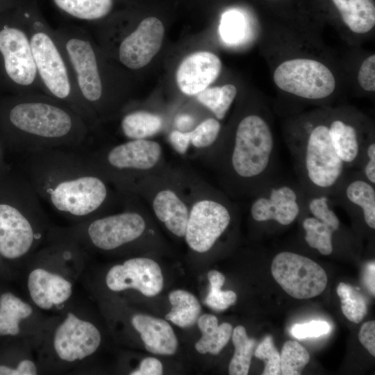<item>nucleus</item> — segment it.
<instances>
[{
  "label": "nucleus",
  "instance_id": "f257e3e1",
  "mask_svg": "<svg viewBox=\"0 0 375 375\" xmlns=\"http://www.w3.org/2000/svg\"><path fill=\"white\" fill-rule=\"evenodd\" d=\"M28 172L40 199L76 224L100 216L115 201L110 182L88 154L74 149L29 153Z\"/></svg>",
  "mask_w": 375,
  "mask_h": 375
},
{
  "label": "nucleus",
  "instance_id": "f03ea898",
  "mask_svg": "<svg viewBox=\"0 0 375 375\" xmlns=\"http://www.w3.org/2000/svg\"><path fill=\"white\" fill-rule=\"evenodd\" d=\"M308 125L287 137L296 178L307 194L329 197L349 170L358 169L370 134L340 117Z\"/></svg>",
  "mask_w": 375,
  "mask_h": 375
},
{
  "label": "nucleus",
  "instance_id": "7ed1b4c3",
  "mask_svg": "<svg viewBox=\"0 0 375 375\" xmlns=\"http://www.w3.org/2000/svg\"><path fill=\"white\" fill-rule=\"evenodd\" d=\"M216 155L231 196L251 198L278 175V147L272 128L257 113L240 120L231 138L216 147Z\"/></svg>",
  "mask_w": 375,
  "mask_h": 375
},
{
  "label": "nucleus",
  "instance_id": "20e7f679",
  "mask_svg": "<svg viewBox=\"0 0 375 375\" xmlns=\"http://www.w3.org/2000/svg\"><path fill=\"white\" fill-rule=\"evenodd\" d=\"M8 119L19 143L28 153L56 148L74 149L88 136L85 119L51 97L30 94L10 108Z\"/></svg>",
  "mask_w": 375,
  "mask_h": 375
},
{
  "label": "nucleus",
  "instance_id": "39448f33",
  "mask_svg": "<svg viewBox=\"0 0 375 375\" xmlns=\"http://www.w3.org/2000/svg\"><path fill=\"white\" fill-rule=\"evenodd\" d=\"M48 226L40 198L29 181L17 183L11 201H0V255L15 260L31 253Z\"/></svg>",
  "mask_w": 375,
  "mask_h": 375
},
{
  "label": "nucleus",
  "instance_id": "423d86ee",
  "mask_svg": "<svg viewBox=\"0 0 375 375\" xmlns=\"http://www.w3.org/2000/svg\"><path fill=\"white\" fill-rule=\"evenodd\" d=\"M30 43L40 81L50 97L67 104L85 121L95 117L79 97L69 72V67L55 36L38 24L30 30Z\"/></svg>",
  "mask_w": 375,
  "mask_h": 375
},
{
  "label": "nucleus",
  "instance_id": "0eeeda50",
  "mask_svg": "<svg viewBox=\"0 0 375 375\" xmlns=\"http://www.w3.org/2000/svg\"><path fill=\"white\" fill-rule=\"evenodd\" d=\"M162 155L158 142L139 139L102 149L88 156L110 183L126 192L136 176L156 167Z\"/></svg>",
  "mask_w": 375,
  "mask_h": 375
},
{
  "label": "nucleus",
  "instance_id": "6e6552de",
  "mask_svg": "<svg viewBox=\"0 0 375 375\" xmlns=\"http://www.w3.org/2000/svg\"><path fill=\"white\" fill-rule=\"evenodd\" d=\"M308 194L296 178L278 174L250 198V216L258 223L288 226L300 218Z\"/></svg>",
  "mask_w": 375,
  "mask_h": 375
},
{
  "label": "nucleus",
  "instance_id": "1a4fd4ad",
  "mask_svg": "<svg viewBox=\"0 0 375 375\" xmlns=\"http://www.w3.org/2000/svg\"><path fill=\"white\" fill-rule=\"evenodd\" d=\"M145 228L143 216L135 210H127L77 223L65 232V236L76 242L110 251L135 241L144 233Z\"/></svg>",
  "mask_w": 375,
  "mask_h": 375
},
{
  "label": "nucleus",
  "instance_id": "9d476101",
  "mask_svg": "<svg viewBox=\"0 0 375 375\" xmlns=\"http://www.w3.org/2000/svg\"><path fill=\"white\" fill-rule=\"evenodd\" d=\"M58 42L74 74L76 91L96 117L103 98V81L94 47L78 32L61 33Z\"/></svg>",
  "mask_w": 375,
  "mask_h": 375
},
{
  "label": "nucleus",
  "instance_id": "9b49d317",
  "mask_svg": "<svg viewBox=\"0 0 375 375\" xmlns=\"http://www.w3.org/2000/svg\"><path fill=\"white\" fill-rule=\"evenodd\" d=\"M273 78L281 90L308 100L328 97L335 87L333 74L326 65L306 58L283 62L275 69Z\"/></svg>",
  "mask_w": 375,
  "mask_h": 375
},
{
  "label": "nucleus",
  "instance_id": "f8f14e48",
  "mask_svg": "<svg viewBox=\"0 0 375 375\" xmlns=\"http://www.w3.org/2000/svg\"><path fill=\"white\" fill-rule=\"evenodd\" d=\"M233 204L224 196L198 199L190 209L185 238L190 249L209 251L232 220Z\"/></svg>",
  "mask_w": 375,
  "mask_h": 375
},
{
  "label": "nucleus",
  "instance_id": "ddd939ff",
  "mask_svg": "<svg viewBox=\"0 0 375 375\" xmlns=\"http://www.w3.org/2000/svg\"><path fill=\"white\" fill-rule=\"evenodd\" d=\"M272 274L291 297L307 299L318 296L327 284V275L315 261L297 253L282 251L272 263Z\"/></svg>",
  "mask_w": 375,
  "mask_h": 375
},
{
  "label": "nucleus",
  "instance_id": "4468645a",
  "mask_svg": "<svg viewBox=\"0 0 375 375\" xmlns=\"http://www.w3.org/2000/svg\"><path fill=\"white\" fill-rule=\"evenodd\" d=\"M101 340L100 331L93 323L69 312L55 330L53 348L60 360L73 362L94 353Z\"/></svg>",
  "mask_w": 375,
  "mask_h": 375
},
{
  "label": "nucleus",
  "instance_id": "2eb2a0df",
  "mask_svg": "<svg viewBox=\"0 0 375 375\" xmlns=\"http://www.w3.org/2000/svg\"><path fill=\"white\" fill-rule=\"evenodd\" d=\"M0 52L6 73L13 83L30 88L38 83L40 79L26 31L8 26L1 29Z\"/></svg>",
  "mask_w": 375,
  "mask_h": 375
},
{
  "label": "nucleus",
  "instance_id": "dca6fc26",
  "mask_svg": "<svg viewBox=\"0 0 375 375\" xmlns=\"http://www.w3.org/2000/svg\"><path fill=\"white\" fill-rule=\"evenodd\" d=\"M106 283L114 292L135 289L147 297L159 294L163 287V276L158 264L152 259L138 257L112 267Z\"/></svg>",
  "mask_w": 375,
  "mask_h": 375
},
{
  "label": "nucleus",
  "instance_id": "f3484780",
  "mask_svg": "<svg viewBox=\"0 0 375 375\" xmlns=\"http://www.w3.org/2000/svg\"><path fill=\"white\" fill-rule=\"evenodd\" d=\"M338 206L359 217L372 230L375 228V185L358 169L349 170L329 196Z\"/></svg>",
  "mask_w": 375,
  "mask_h": 375
},
{
  "label": "nucleus",
  "instance_id": "a211bd4d",
  "mask_svg": "<svg viewBox=\"0 0 375 375\" xmlns=\"http://www.w3.org/2000/svg\"><path fill=\"white\" fill-rule=\"evenodd\" d=\"M164 33V26L158 18L142 19L122 41L118 52L120 62L131 69L144 67L160 51Z\"/></svg>",
  "mask_w": 375,
  "mask_h": 375
},
{
  "label": "nucleus",
  "instance_id": "6ab92c4d",
  "mask_svg": "<svg viewBox=\"0 0 375 375\" xmlns=\"http://www.w3.org/2000/svg\"><path fill=\"white\" fill-rule=\"evenodd\" d=\"M222 69L219 57L209 51H197L185 58L178 66L176 79L180 90L197 94L218 77Z\"/></svg>",
  "mask_w": 375,
  "mask_h": 375
},
{
  "label": "nucleus",
  "instance_id": "aec40b11",
  "mask_svg": "<svg viewBox=\"0 0 375 375\" xmlns=\"http://www.w3.org/2000/svg\"><path fill=\"white\" fill-rule=\"evenodd\" d=\"M28 290L35 305L49 310L64 304L70 298L72 285L60 274L38 267L28 275Z\"/></svg>",
  "mask_w": 375,
  "mask_h": 375
},
{
  "label": "nucleus",
  "instance_id": "412c9836",
  "mask_svg": "<svg viewBox=\"0 0 375 375\" xmlns=\"http://www.w3.org/2000/svg\"><path fill=\"white\" fill-rule=\"evenodd\" d=\"M131 323L140 333L145 349L154 354L173 355L178 347L177 338L165 320L147 315L138 314Z\"/></svg>",
  "mask_w": 375,
  "mask_h": 375
},
{
  "label": "nucleus",
  "instance_id": "4be33fe9",
  "mask_svg": "<svg viewBox=\"0 0 375 375\" xmlns=\"http://www.w3.org/2000/svg\"><path fill=\"white\" fill-rule=\"evenodd\" d=\"M151 206L156 217L174 235L185 236L190 209L172 188H163L153 195Z\"/></svg>",
  "mask_w": 375,
  "mask_h": 375
},
{
  "label": "nucleus",
  "instance_id": "5701e85b",
  "mask_svg": "<svg viewBox=\"0 0 375 375\" xmlns=\"http://www.w3.org/2000/svg\"><path fill=\"white\" fill-rule=\"evenodd\" d=\"M197 324L202 336L195 344L196 350L201 354H218L231 337L232 325L226 322L218 325L217 318L210 314L199 316Z\"/></svg>",
  "mask_w": 375,
  "mask_h": 375
},
{
  "label": "nucleus",
  "instance_id": "b1692460",
  "mask_svg": "<svg viewBox=\"0 0 375 375\" xmlns=\"http://www.w3.org/2000/svg\"><path fill=\"white\" fill-rule=\"evenodd\" d=\"M343 22L354 33L369 32L375 24L374 0H333Z\"/></svg>",
  "mask_w": 375,
  "mask_h": 375
},
{
  "label": "nucleus",
  "instance_id": "393cba45",
  "mask_svg": "<svg viewBox=\"0 0 375 375\" xmlns=\"http://www.w3.org/2000/svg\"><path fill=\"white\" fill-rule=\"evenodd\" d=\"M33 313L32 307L10 292L0 296V336L17 335L19 324Z\"/></svg>",
  "mask_w": 375,
  "mask_h": 375
},
{
  "label": "nucleus",
  "instance_id": "a878e982",
  "mask_svg": "<svg viewBox=\"0 0 375 375\" xmlns=\"http://www.w3.org/2000/svg\"><path fill=\"white\" fill-rule=\"evenodd\" d=\"M172 308L165 319L181 328H189L194 325L200 316L201 306L198 299L190 292L176 290L169 294Z\"/></svg>",
  "mask_w": 375,
  "mask_h": 375
},
{
  "label": "nucleus",
  "instance_id": "bb28decb",
  "mask_svg": "<svg viewBox=\"0 0 375 375\" xmlns=\"http://www.w3.org/2000/svg\"><path fill=\"white\" fill-rule=\"evenodd\" d=\"M300 218L304 231V240L308 246L322 255L331 254L333 251L334 235L339 230L318 219L305 208Z\"/></svg>",
  "mask_w": 375,
  "mask_h": 375
},
{
  "label": "nucleus",
  "instance_id": "cd10ccee",
  "mask_svg": "<svg viewBox=\"0 0 375 375\" xmlns=\"http://www.w3.org/2000/svg\"><path fill=\"white\" fill-rule=\"evenodd\" d=\"M162 127L161 117L145 110L128 112L121 122L122 131L129 140L147 139L158 133Z\"/></svg>",
  "mask_w": 375,
  "mask_h": 375
},
{
  "label": "nucleus",
  "instance_id": "c85d7f7f",
  "mask_svg": "<svg viewBox=\"0 0 375 375\" xmlns=\"http://www.w3.org/2000/svg\"><path fill=\"white\" fill-rule=\"evenodd\" d=\"M232 341L235 352L230 362L228 373L231 375H247L249 374L251 358L257 346L253 338L248 337L242 326H236L232 332Z\"/></svg>",
  "mask_w": 375,
  "mask_h": 375
},
{
  "label": "nucleus",
  "instance_id": "c756f323",
  "mask_svg": "<svg viewBox=\"0 0 375 375\" xmlns=\"http://www.w3.org/2000/svg\"><path fill=\"white\" fill-rule=\"evenodd\" d=\"M55 4L69 15L84 20L104 17L112 10L113 0H53Z\"/></svg>",
  "mask_w": 375,
  "mask_h": 375
},
{
  "label": "nucleus",
  "instance_id": "7c9ffc66",
  "mask_svg": "<svg viewBox=\"0 0 375 375\" xmlns=\"http://www.w3.org/2000/svg\"><path fill=\"white\" fill-rule=\"evenodd\" d=\"M197 100L208 108L217 119H223L237 94V89L232 84L222 87L206 88L197 94Z\"/></svg>",
  "mask_w": 375,
  "mask_h": 375
},
{
  "label": "nucleus",
  "instance_id": "2f4dec72",
  "mask_svg": "<svg viewBox=\"0 0 375 375\" xmlns=\"http://www.w3.org/2000/svg\"><path fill=\"white\" fill-rule=\"evenodd\" d=\"M337 293L340 299L341 309L344 316L354 323L360 322L367 314V301L353 287L340 283Z\"/></svg>",
  "mask_w": 375,
  "mask_h": 375
},
{
  "label": "nucleus",
  "instance_id": "473e14b6",
  "mask_svg": "<svg viewBox=\"0 0 375 375\" xmlns=\"http://www.w3.org/2000/svg\"><path fill=\"white\" fill-rule=\"evenodd\" d=\"M281 374H301L304 367L310 361L308 351L297 341L285 342L280 355Z\"/></svg>",
  "mask_w": 375,
  "mask_h": 375
},
{
  "label": "nucleus",
  "instance_id": "72a5a7b5",
  "mask_svg": "<svg viewBox=\"0 0 375 375\" xmlns=\"http://www.w3.org/2000/svg\"><path fill=\"white\" fill-rule=\"evenodd\" d=\"M208 278L210 285V292L204 302L208 307L215 311H223L235 303L236 294L232 290H221L225 281V277L221 272L211 270L208 273Z\"/></svg>",
  "mask_w": 375,
  "mask_h": 375
},
{
  "label": "nucleus",
  "instance_id": "f704fd0d",
  "mask_svg": "<svg viewBox=\"0 0 375 375\" xmlns=\"http://www.w3.org/2000/svg\"><path fill=\"white\" fill-rule=\"evenodd\" d=\"M219 33L226 43L235 44L242 41L247 33V22L243 15L235 10L224 13L220 22Z\"/></svg>",
  "mask_w": 375,
  "mask_h": 375
},
{
  "label": "nucleus",
  "instance_id": "c9c22d12",
  "mask_svg": "<svg viewBox=\"0 0 375 375\" xmlns=\"http://www.w3.org/2000/svg\"><path fill=\"white\" fill-rule=\"evenodd\" d=\"M221 131L218 119L208 118L201 122L193 130L187 131L190 145L197 149H206L217 140Z\"/></svg>",
  "mask_w": 375,
  "mask_h": 375
},
{
  "label": "nucleus",
  "instance_id": "e433bc0d",
  "mask_svg": "<svg viewBox=\"0 0 375 375\" xmlns=\"http://www.w3.org/2000/svg\"><path fill=\"white\" fill-rule=\"evenodd\" d=\"M254 355L265 362L262 375L281 374L280 354L276 349L271 335H267L262 341L256 346Z\"/></svg>",
  "mask_w": 375,
  "mask_h": 375
},
{
  "label": "nucleus",
  "instance_id": "4c0bfd02",
  "mask_svg": "<svg viewBox=\"0 0 375 375\" xmlns=\"http://www.w3.org/2000/svg\"><path fill=\"white\" fill-rule=\"evenodd\" d=\"M358 170L367 181L375 185V140L372 134L365 143Z\"/></svg>",
  "mask_w": 375,
  "mask_h": 375
},
{
  "label": "nucleus",
  "instance_id": "58836bf2",
  "mask_svg": "<svg viewBox=\"0 0 375 375\" xmlns=\"http://www.w3.org/2000/svg\"><path fill=\"white\" fill-rule=\"evenodd\" d=\"M331 329L325 321L313 320L303 324H295L291 328L292 335L297 339L317 338L327 334Z\"/></svg>",
  "mask_w": 375,
  "mask_h": 375
},
{
  "label": "nucleus",
  "instance_id": "ea45409f",
  "mask_svg": "<svg viewBox=\"0 0 375 375\" xmlns=\"http://www.w3.org/2000/svg\"><path fill=\"white\" fill-rule=\"evenodd\" d=\"M358 81L361 88L368 92L375 90V55H371L361 64Z\"/></svg>",
  "mask_w": 375,
  "mask_h": 375
},
{
  "label": "nucleus",
  "instance_id": "a19ab883",
  "mask_svg": "<svg viewBox=\"0 0 375 375\" xmlns=\"http://www.w3.org/2000/svg\"><path fill=\"white\" fill-rule=\"evenodd\" d=\"M358 339L369 353L375 356V322L369 321L363 324L360 328Z\"/></svg>",
  "mask_w": 375,
  "mask_h": 375
},
{
  "label": "nucleus",
  "instance_id": "79ce46f5",
  "mask_svg": "<svg viewBox=\"0 0 375 375\" xmlns=\"http://www.w3.org/2000/svg\"><path fill=\"white\" fill-rule=\"evenodd\" d=\"M37 374L36 365L28 359L20 361L15 368L0 365V375H35Z\"/></svg>",
  "mask_w": 375,
  "mask_h": 375
},
{
  "label": "nucleus",
  "instance_id": "37998d69",
  "mask_svg": "<svg viewBox=\"0 0 375 375\" xmlns=\"http://www.w3.org/2000/svg\"><path fill=\"white\" fill-rule=\"evenodd\" d=\"M162 365L159 360L153 357H148L142 360L140 366L131 372V375H161Z\"/></svg>",
  "mask_w": 375,
  "mask_h": 375
},
{
  "label": "nucleus",
  "instance_id": "c03bdc74",
  "mask_svg": "<svg viewBox=\"0 0 375 375\" xmlns=\"http://www.w3.org/2000/svg\"><path fill=\"white\" fill-rule=\"evenodd\" d=\"M169 142L173 148L180 154H185L190 146L187 131L175 130L169 136Z\"/></svg>",
  "mask_w": 375,
  "mask_h": 375
},
{
  "label": "nucleus",
  "instance_id": "a18cd8bd",
  "mask_svg": "<svg viewBox=\"0 0 375 375\" xmlns=\"http://www.w3.org/2000/svg\"><path fill=\"white\" fill-rule=\"evenodd\" d=\"M375 262L371 261L366 265L363 272V282L370 294H375Z\"/></svg>",
  "mask_w": 375,
  "mask_h": 375
},
{
  "label": "nucleus",
  "instance_id": "49530a36",
  "mask_svg": "<svg viewBox=\"0 0 375 375\" xmlns=\"http://www.w3.org/2000/svg\"><path fill=\"white\" fill-rule=\"evenodd\" d=\"M192 118L188 115H181L176 119V126L179 131H183L187 129L188 126H190L192 124Z\"/></svg>",
  "mask_w": 375,
  "mask_h": 375
}]
</instances>
